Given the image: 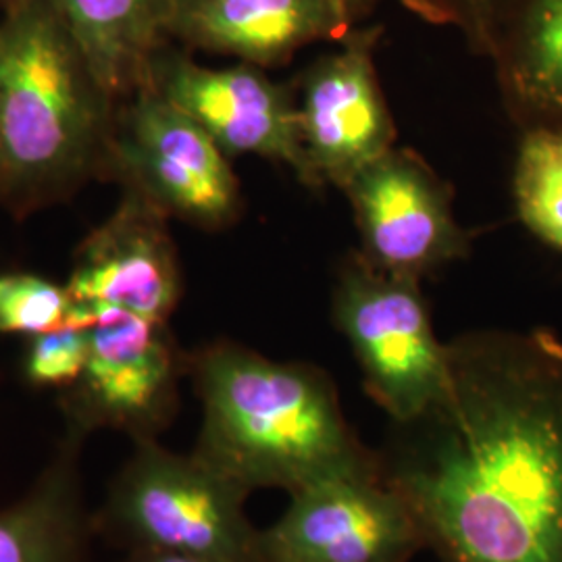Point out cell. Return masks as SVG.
Instances as JSON below:
<instances>
[{
    "mask_svg": "<svg viewBox=\"0 0 562 562\" xmlns=\"http://www.w3.org/2000/svg\"><path fill=\"white\" fill-rule=\"evenodd\" d=\"M448 346L442 404L390 423L380 477L440 562H562V340L473 329Z\"/></svg>",
    "mask_w": 562,
    "mask_h": 562,
    "instance_id": "obj_1",
    "label": "cell"
},
{
    "mask_svg": "<svg viewBox=\"0 0 562 562\" xmlns=\"http://www.w3.org/2000/svg\"><path fill=\"white\" fill-rule=\"evenodd\" d=\"M188 380L201 402L192 452L250 496H292L336 477L380 475L375 448L346 419L322 367L213 340L188 352Z\"/></svg>",
    "mask_w": 562,
    "mask_h": 562,
    "instance_id": "obj_2",
    "label": "cell"
},
{
    "mask_svg": "<svg viewBox=\"0 0 562 562\" xmlns=\"http://www.w3.org/2000/svg\"><path fill=\"white\" fill-rule=\"evenodd\" d=\"M115 111L48 0L2 11V209L25 217L102 180Z\"/></svg>",
    "mask_w": 562,
    "mask_h": 562,
    "instance_id": "obj_3",
    "label": "cell"
},
{
    "mask_svg": "<svg viewBox=\"0 0 562 562\" xmlns=\"http://www.w3.org/2000/svg\"><path fill=\"white\" fill-rule=\"evenodd\" d=\"M240 485L192 450L181 454L161 440L132 442L94 510L97 536L123 552L157 550L255 562L259 527L248 519Z\"/></svg>",
    "mask_w": 562,
    "mask_h": 562,
    "instance_id": "obj_4",
    "label": "cell"
},
{
    "mask_svg": "<svg viewBox=\"0 0 562 562\" xmlns=\"http://www.w3.org/2000/svg\"><path fill=\"white\" fill-rule=\"evenodd\" d=\"M331 317L359 362L367 396L390 423L415 422L442 404L448 346L436 336L422 281L385 273L352 252L336 278Z\"/></svg>",
    "mask_w": 562,
    "mask_h": 562,
    "instance_id": "obj_5",
    "label": "cell"
},
{
    "mask_svg": "<svg viewBox=\"0 0 562 562\" xmlns=\"http://www.w3.org/2000/svg\"><path fill=\"white\" fill-rule=\"evenodd\" d=\"M102 180L201 229H223L240 217V181L229 157L153 86L117 104Z\"/></svg>",
    "mask_w": 562,
    "mask_h": 562,
    "instance_id": "obj_6",
    "label": "cell"
},
{
    "mask_svg": "<svg viewBox=\"0 0 562 562\" xmlns=\"http://www.w3.org/2000/svg\"><path fill=\"white\" fill-rule=\"evenodd\" d=\"M88 331L86 367L57 398L65 429L86 440L99 431L132 442L161 440L178 417L188 378V352L169 323L109 311Z\"/></svg>",
    "mask_w": 562,
    "mask_h": 562,
    "instance_id": "obj_7",
    "label": "cell"
},
{
    "mask_svg": "<svg viewBox=\"0 0 562 562\" xmlns=\"http://www.w3.org/2000/svg\"><path fill=\"white\" fill-rule=\"evenodd\" d=\"M146 86L196 121L229 159L255 155L288 167L311 190L325 188L302 142L294 92L261 67H206L169 42L150 63Z\"/></svg>",
    "mask_w": 562,
    "mask_h": 562,
    "instance_id": "obj_8",
    "label": "cell"
},
{
    "mask_svg": "<svg viewBox=\"0 0 562 562\" xmlns=\"http://www.w3.org/2000/svg\"><path fill=\"white\" fill-rule=\"evenodd\" d=\"M361 234V252L385 273L422 281L471 252V234L454 217L448 183L408 148L385 155L341 190Z\"/></svg>",
    "mask_w": 562,
    "mask_h": 562,
    "instance_id": "obj_9",
    "label": "cell"
},
{
    "mask_svg": "<svg viewBox=\"0 0 562 562\" xmlns=\"http://www.w3.org/2000/svg\"><path fill=\"white\" fill-rule=\"evenodd\" d=\"M425 550L411 508L380 475L315 483L259 527L255 562H411Z\"/></svg>",
    "mask_w": 562,
    "mask_h": 562,
    "instance_id": "obj_10",
    "label": "cell"
},
{
    "mask_svg": "<svg viewBox=\"0 0 562 562\" xmlns=\"http://www.w3.org/2000/svg\"><path fill=\"white\" fill-rule=\"evenodd\" d=\"M67 290L76 327L90 329L109 311L169 323L183 294L169 217L138 192L121 190L113 213L81 240Z\"/></svg>",
    "mask_w": 562,
    "mask_h": 562,
    "instance_id": "obj_11",
    "label": "cell"
},
{
    "mask_svg": "<svg viewBox=\"0 0 562 562\" xmlns=\"http://www.w3.org/2000/svg\"><path fill=\"white\" fill-rule=\"evenodd\" d=\"M382 25L352 27L340 48L302 76V142L323 186H344L396 144V127L375 67Z\"/></svg>",
    "mask_w": 562,
    "mask_h": 562,
    "instance_id": "obj_12",
    "label": "cell"
},
{
    "mask_svg": "<svg viewBox=\"0 0 562 562\" xmlns=\"http://www.w3.org/2000/svg\"><path fill=\"white\" fill-rule=\"evenodd\" d=\"M348 27L325 0H173L169 38L188 50L280 67L313 42H340Z\"/></svg>",
    "mask_w": 562,
    "mask_h": 562,
    "instance_id": "obj_13",
    "label": "cell"
},
{
    "mask_svg": "<svg viewBox=\"0 0 562 562\" xmlns=\"http://www.w3.org/2000/svg\"><path fill=\"white\" fill-rule=\"evenodd\" d=\"M86 442L63 429L32 485L0 508V562H90L99 536L86 498Z\"/></svg>",
    "mask_w": 562,
    "mask_h": 562,
    "instance_id": "obj_14",
    "label": "cell"
},
{
    "mask_svg": "<svg viewBox=\"0 0 562 562\" xmlns=\"http://www.w3.org/2000/svg\"><path fill=\"white\" fill-rule=\"evenodd\" d=\"M80 46L94 80L120 104L148 83L150 63L169 44L173 0H48Z\"/></svg>",
    "mask_w": 562,
    "mask_h": 562,
    "instance_id": "obj_15",
    "label": "cell"
},
{
    "mask_svg": "<svg viewBox=\"0 0 562 562\" xmlns=\"http://www.w3.org/2000/svg\"><path fill=\"white\" fill-rule=\"evenodd\" d=\"M490 59L521 130L562 127V0H517Z\"/></svg>",
    "mask_w": 562,
    "mask_h": 562,
    "instance_id": "obj_16",
    "label": "cell"
},
{
    "mask_svg": "<svg viewBox=\"0 0 562 562\" xmlns=\"http://www.w3.org/2000/svg\"><path fill=\"white\" fill-rule=\"evenodd\" d=\"M513 196L517 217L562 252V127H525L517 146Z\"/></svg>",
    "mask_w": 562,
    "mask_h": 562,
    "instance_id": "obj_17",
    "label": "cell"
},
{
    "mask_svg": "<svg viewBox=\"0 0 562 562\" xmlns=\"http://www.w3.org/2000/svg\"><path fill=\"white\" fill-rule=\"evenodd\" d=\"M74 299L67 283L38 273H0V334L32 338L69 325Z\"/></svg>",
    "mask_w": 562,
    "mask_h": 562,
    "instance_id": "obj_18",
    "label": "cell"
},
{
    "mask_svg": "<svg viewBox=\"0 0 562 562\" xmlns=\"http://www.w3.org/2000/svg\"><path fill=\"white\" fill-rule=\"evenodd\" d=\"M90 350V331L76 325L25 338L21 378L36 390H65L80 378Z\"/></svg>",
    "mask_w": 562,
    "mask_h": 562,
    "instance_id": "obj_19",
    "label": "cell"
},
{
    "mask_svg": "<svg viewBox=\"0 0 562 562\" xmlns=\"http://www.w3.org/2000/svg\"><path fill=\"white\" fill-rule=\"evenodd\" d=\"M402 4L436 25L461 30L471 48L485 57L492 55L494 42L517 0H401Z\"/></svg>",
    "mask_w": 562,
    "mask_h": 562,
    "instance_id": "obj_20",
    "label": "cell"
},
{
    "mask_svg": "<svg viewBox=\"0 0 562 562\" xmlns=\"http://www.w3.org/2000/svg\"><path fill=\"white\" fill-rule=\"evenodd\" d=\"M325 2L340 15L348 27H355L359 21L369 18L382 0H325Z\"/></svg>",
    "mask_w": 562,
    "mask_h": 562,
    "instance_id": "obj_21",
    "label": "cell"
},
{
    "mask_svg": "<svg viewBox=\"0 0 562 562\" xmlns=\"http://www.w3.org/2000/svg\"><path fill=\"white\" fill-rule=\"evenodd\" d=\"M120 562H229L209 557H194L181 552H157V550H138V552H123Z\"/></svg>",
    "mask_w": 562,
    "mask_h": 562,
    "instance_id": "obj_22",
    "label": "cell"
},
{
    "mask_svg": "<svg viewBox=\"0 0 562 562\" xmlns=\"http://www.w3.org/2000/svg\"><path fill=\"white\" fill-rule=\"evenodd\" d=\"M23 0H0V9L2 11H7V9H11V7H15V4H20Z\"/></svg>",
    "mask_w": 562,
    "mask_h": 562,
    "instance_id": "obj_23",
    "label": "cell"
}]
</instances>
